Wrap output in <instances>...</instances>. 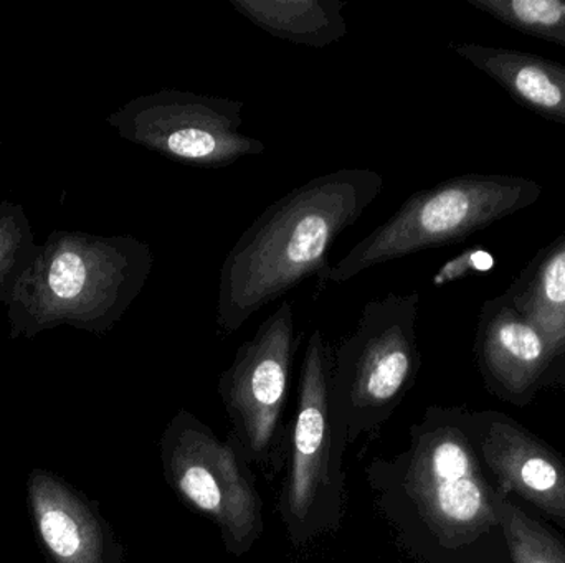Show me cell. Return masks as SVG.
I'll use <instances>...</instances> for the list:
<instances>
[{
  "label": "cell",
  "mask_w": 565,
  "mask_h": 563,
  "mask_svg": "<svg viewBox=\"0 0 565 563\" xmlns=\"http://www.w3.org/2000/svg\"><path fill=\"white\" fill-rule=\"evenodd\" d=\"M541 195L540 182L507 174H463L422 188L331 264L326 283H345L371 268L460 243L536 204Z\"/></svg>",
  "instance_id": "277c9868"
},
{
  "label": "cell",
  "mask_w": 565,
  "mask_h": 563,
  "mask_svg": "<svg viewBox=\"0 0 565 563\" xmlns=\"http://www.w3.org/2000/svg\"><path fill=\"white\" fill-rule=\"evenodd\" d=\"M475 357L488 392L514 407L533 402L551 366L546 340L504 294L481 306Z\"/></svg>",
  "instance_id": "8fae6325"
},
{
  "label": "cell",
  "mask_w": 565,
  "mask_h": 563,
  "mask_svg": "<svg viewBox=\"0 0 565 563\" xmlns=\"http://www.w3.org/2000/svg\"><path fill=\"white\" fill-rule=\"evenodd\" d=\"M244 102L182 89L138 96L106 116L119 138L161 158L199 169H222L264 154L265 142L242 132Z\"/></svg>",
  "instance_id": "9c48e42d"
},
{
  "label": "cell",
  "mask_w": 565,
  "mask_h": 563,
  "mask_svg": "<svg viewBox=\"0 0 565 563\" xmlns=\"http://www.w3.org/2000/svg\"><path fill=\"white\" fill-rule=\"evenodd\" d=\"M494 260L490 251L483 247H473L465 250L463 253L455 257L454 260L447 261L440 270L435 273L434 286L441 288L445 284L454 283V281L463 280L475 273H483V271L493 268Z\"/></svg>",
  "instance_id": "d6986e66"
},
{
  "label": "cell",
  "mask_w": 565,
  "mask_h": 563,
  "mask_svg": "<svg viewBox=\"0 0 565 563\" xmlns=\"http://www.w3.org/2000/svg\"><path fill=\"white\" fill-rule=\"evenodd\" d=\"M159 450L166 485L217 528L228 554L247 555L264 535V501L241 450L184 409L169 420Z\"/></svg>",
  "instance_id": "52a82bcc"
},
{
  "label": "cell",
  "mask_w": 565,
  "mask_h": 563,
  "mask_svg": "<svg viewBox=\"0 0 565 563\" xmlns=\"http://www.w3.org/2000/svg\"><path fill=\"white\" fill-rule=\"evenodd\" d=\"M384 191L372 169H339L318 175L268 205L241 235L222 263L217 290L218 333L232 336L254 314L316 278L326 290L328 255Z\"/></svg>",
  "instance_id": "7a4b0ae2"
},
{
  "label": "cell",
  "mask_w": 565,
  "mask_h": 563,
  "mask_svg": "<svg viewBox=\"0 0 565 563\" xmlns=\"http://www.w3.org/2000/svg\"><path fill=\"white\" fill-rule=\"evenodd\" d=\"M365 479L379 515L415 562L510 563L471 410L428 407L408 430L407 448L372 459Z\"/></svg>",
  "instance_id": "6da1fadb"
},
{
  "label": "cell",
  "mask_w": 565,
  "mask_h": 563,
  "mask_svg": "<svg viewBox=\"0 0 565 563\" xmlns=\"http://www.w3.org/2000/svg\"><path fill=\"white\" fill-rule=\"evenodd\" d=\"M418 307V291L367 301L354 333L332 353V407L348 446L381 429L414 387Z\"/></svg>",
  "instance_id": "8992f818"
},
{
  "label": "cell",
  "mask_w": 565,
  "mask_h": 563,
  "mask_svg": "<svg viewBox=\"0 0 565 563\" xmlns=\"http://www.w3.org/2000/svg\"><path fill=\"white\" fill-rule=\"evenodd\" d=\"M231 6L275 39L324 48L349 33L342 0H231Z\"/></svg>",
  "instance_id": "9a60e30c"
},
{
  "label": "cell",
  "mask_w": 565,
  "mask_h": 563,
  "mask_svg": "<svg viewBox=\"0 0 565 563\" xmlns=\"http://www.w3.org/2000/svg\"><path fill=\"white\" fill-rule=\"evenodd\" d=\"M32 221L19 202L0 201V304L6 306L20 277L35 258Z\"/></svg>",
  "instance_id": "ac0fdd59"
},
{
  "label": "cell",
  "mask_w": 565,
  "mask_h": 563,
  "mask_svg": "<svg viewBox=\"0 0 565 563\" xmlns=\"http://www.w3.org/2000/svg\"><path fill=\"white\" fill-rule=\"evenodd\" d=\"M478 453L498 491L565 532V458L497 410L471 412Z\"/></svg>",
  "instance_id": "30bf717a"
},
{
  "label": "cell",
  "mask_w": 565,
  "mask_h": 563,
  "mask_svg": "<svg viewBox=\"0 0 565 563\" xmlns=\"http://www.w3.org/2000/svg\"><path fill=\"white\" fill-rule=\"evenodd\" d=\"M332 349L321 329L309 336L298 383V405L286 439L280 511L295 549L334 534L344 519V469L349 448L331 397Z\"/></svg>",
  "instance_id": "5b68a950"
},
{
  "label": "cell",
  "mask_w": 565,
  "mask_h": 563,
  "mask_svg": "<svg viewBox=\"0 0 565 563\" xmlns=\"http://www.w3.org/2000/svg\"><path fill=\"white\" fill-rule=\"evenodd\" d=\"M468 3L516 32L565 48V0H468Z\"/></svg>",
  "instance_id": "e0dca14e"
},
{
  "label": "cell",
  "mask_w": 565,
  "mask_h": 563,
  "mask_svg": "<svg viewBox=\"0 0 565 563\" xmlns=\"http://www.w3.org/2000/svg\"><path fill=\"white\" fill-rule=\"evenodd\" d=\"M152 268L151 245L132 235L52 231L6 303L9 337L33 339L60 326L105 336L145 290Z\"/></svg>",
  "instance_id": "3957f363"
},
{
  "label": "cell",
  "mask_w": 565,
  "mask_h": 563,
  "mask_svg": "<svg viewBox=\"0 0 565 563\" xmlns=\"http://www.w3.org/2000/svg\"><path fill=\"white\" fill-rule=\"evenodd\" d=\"M36 538L52 563H125L126 551L98 502L46 469L26 479Z\"/></svg>",
  "instance_id": "7c38bea8"
},
{
  "label": "cell",
  "mask_w": 565,
  "mask_h": 563,
  "mask_svg": "<svg viewBox=\"0 0 565 563\" xmlns=\"http://www.w3.org/2000/svg\"><path fill=\"white\" fill-rule=\"evenodd\" d=\"M510 563H565V535L550 522L498 491Z\"/></svg>",
  "instance_id": "2e32d148"
},
{
  "label": "cell",
  "mask_w": 565,
  "mask_h": 563,
  "mask_svg": "<svg viewBox=\"0 0 565 563\" xmlns=\"http://www.w3.org/2000/svg\"><path fill=\"white\" fill-rule=\"evenodd\" d=\"M503 294L546 340L544 389L565 387V231L527 261Z\"/></svg>",
  "instance_id": "4fadbf2b"
},
{
  "label": "cell",
  "mask_w": 565,
  "mask_h": 563,
  "mask_svg": "<svg viewBox=\"0 0 565 563\" xmlns=\"http://www.w3.org/2000/svg\"><path fill=\"white\" fill-rule=\"evenodd\" d=\"M454 52L490 76L511 98L551 121L565 124V66L530 52L457 43Z\"/></svg>",
  "instance_id": "5bb4252c"
},
{
  "label": "cell",
  "mask_w": 565,
  "mask_h": 563,
  "mask_svg": "<svg viewBox=\"0 0 565 563\" xmlns=\"http://www.w3.org/2000/svg\"><path fill=\"white\" fill-rule=\"evenodd\" d=\"M298 346L295 311L282 301L255 336L238 347L218 379L217 393L232 429L227 439L265 473L278 472L286 453L288 430L282 416Z\"/></svg>",
  "instance_id": "ba28073f"
}]
</instances>
